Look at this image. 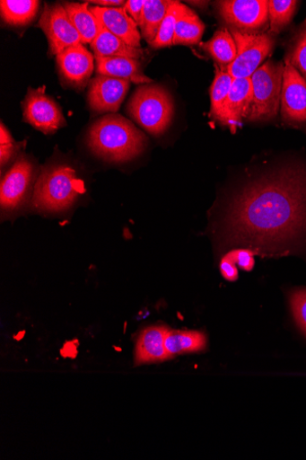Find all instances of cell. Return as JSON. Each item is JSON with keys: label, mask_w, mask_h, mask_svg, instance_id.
Masks as SVG:
<instances>
[{"label": "cell", "mask_w": 306, "mask_h": 460, "mask_svg": "<svg viewBox=\"0 0 306 460\" xmlns=\"http://www.w3.org/2000/svg\"><path fill=\"white\" fill-rule=\"evenodd\" d=\"M18 151V146L14 143L2 145L0 147V160H2V166L7 164L13 158H14Z\"/></svg>", "instance_id": "cell-33"}, {"label": "cell", "mask_w": 306, "mask_h": 460, "mask_svg": "<svg viewBox=\"0 0 306 460\" xmlns=\"http://www.w3.org/2000/svg\"><path fill=\"white\" fill-rule=\"evenodd\" d=\"M226 234L258 252L285 254L306 238V170L288 166L248 184L231 201Z\"/></svg>", "instance_id": "cell-1"}, {"label": "cell", "mask_w": 306, "mask_h": 460, "mask_svg": "<svg viewBox=\"0 0 306 460\" xmlns=\"http://www.w3.org/2000/svg\"><path fill=\"white\" fill-rule=\"evenodd\" d=\"M238 54L227 71L234 79L250 77L270 55L275 40L270 33H254L232 29Z\"/></svg>", "instance_id": "cell-6"}, {"label": "cell", "mask_w": 306, "mask_h": 460, "mask_svg": "<svg viewBox=\"0 0 306 460\" xmlns=\"http://www.w3.org/2000/svg\"><path fill=\"white\" fill-rule=\"evenodd\" d=\"M183 4L173 2L169 7L166 16L160 27L158 34L153 43L150 45L154 49L170 48L173 46L174 31L179 14L182 11Z\"/></svg>", "instance_id": "cell-27"}, {"label": "cell", "mask_w": 306, "mask_h": 460, "mask_svg": "<svg viewBox=\"0 0 306 460\" xmlns=\"http://www.w3.org/2000/svg\"><path fill=\"white\" fill-rule=\"evenodd\" d=\"M218 10L228 24L240 31H257L269 20L267 0H226L218 3Z\"/></svg>", "instance_id": "cell-10"}, {"label": "cell", "mask_w": 306, "mask_h": 460, "mask_svg": "<svg viewBox=\"0 0 306 460\" xmlns=\"http://www.w3.org/2000/svg\"><path fill=\"white\" fill-rule=\"evenodd\" d=\"M38 26L45 31L49 44V55L83 45V40L72 23L64 5H46Z\"/></svg>", "instance_id": "cell-8"}, {"label": "cell", "mask_w": 306, "mask_h": 460, "mask_svg": "<svg viewBox=\"0 0 306 460\" xmlns=\"http://www.w3.org/2000/svg\"><path fill=\"white\" fill-rule=\"evenodd\" d=\"M205 31V24L200 18L183 4L182 11L177 22L174 31L173 46L197 45Z\"/></svg>", "instance_id": "cell-20"}, {"label": "cell", "mask_w": 306, "mask_h": 460, "mask_svg": "<svg viewBox=\"0 0 306 460\" xmlns=\"http://www.w3.org/2000/svg\"><path fill=\"white\" fill-rule=\"evenodd\" d=\"M294 0H271L269 2V18L271 34L280 33L290 24L298 6Z\"/></svg>", "instance_id": "cell-26"}, {"label": "cell", "mask_w": 306, "mask_h": 460, "mask_svg": "<svg viewBox=\"0 0 306 460\" xmlns=\"http://www.w3.org/2000/svg\"><path fill=\"white\" fill-rule=\"evenodd\" d=\"M83 191V184L68 165L43 167L34 186L31 203L43 212H61L73 205Z\"/></svg>", "instance_id": "cell-3"}, {"label": "cell", "mask_w": 306, "mask_h": 460, "mask_svg": "<svg viewBox=\"0 0 306 460\" xmlns=\"http://www.w3.org/2000/svg\"><path fill=\"white\" fill-rule=\"evenodd\" d=\"M306 81V26L293 39L286 58Z\"/></svg>", "instance_id": "cell-28"}, {"label": "cell", "mask_w": 306, "mask_h": 460, "mask_svg": "<svg viewBox=\"0 0 306 460\" xmlns=\"http://www.w3.org/2000/svg\"><path fill=\"white\" fill-rule=\"evenodd\" d=\"M146 0H128L124 6L125 11L140 27Z\"/></svg>", "instance_id": "cell-31"}, {"label": "cell", "mask_w": 306, "mask_h": 460, "mask_svg": "<svg viewBox=\"0 0 306 460\" xmlns=\"http://www.w3.org/2000/svg\"><path fill=\"white\" fill-rule=\"evenodd\" d=\"M35 176L34 164L25 155L20 156L2 181L0 200L4 211L17 210L26 201Z\"/></svg>", "instance_id": "cell-9"}, {"label": "cell", "mask_w": 306, "mask_h": 460, "mask_svg": "<svg viewBox=\"0 0 306 460\" xmlns=\"http://www.w3.org/2000/svg\"><path fill=\"white\" fill-rule=\"evenodd\" d=\"M127 111L142 128L153 137L163 135L173 115L174 102L170 93L162 85L146 84L131 96Z\"/></svg>", "instance_id": "cell-4"}, {"label": "cell", "mask_w": 306, "mask_h": 460, "mask_svg": "<svg viewBox=\"0 0 306 460\" xmlns=\"http://www.w3.org/2000/svg\"><path fill=\"white\" fill-rule=\"evenodd\" d=\"M165 326H152L142 332L136 350V365L162 362L170 358L165 348Z\"/></svg>", "instance_id": "cell-16"}, {"label": "cell", "mask_w": 306, "mask_h": 460, "mask_svg": "<svg viewBox=\"0 0 306 460\" xmlns=\"http://www.w3.org/2000/svg\"><path fill=\"white\" fill-rule=\"evenodd\" d=\"M205 346V336L200 332L168 330L165 338V348L170 358L199 352L204 350Z\"/></svg>", "instance_id": "cell-22"}, {"label": "cell", "mask_w": 306, "mask_h": 460, "mask_svg": "<svg viewBox=\"0 0 306 460\" xmlns=\"http://www.w3.org/2000/svg\"><path fill=\"white\" fill-rule=\"evenodd\" d=\"M39 2L36 0H2L0 13L3 20L11 26L30 24L36 17Z\"/></svg>", "instance_id": "cell-23"}, {"label": "cell", "mask_w": 306, "mask_h": 460, "mask_svg": "<svg viewBox=\"0 0 306 460\" xmlns=\"http://www.w3.org/2000/svg\"><path fill=\"white\" fill-rule=\"evenodd\" d=\"M281 113L287 123L306 122V81L287 59L284 62Z\"/></svg>", "instance_id": "cell-11"}, {"label": "cell", "mask_w": 306, "mask_h": 460, "mask_svg": "<svg viewBox=\"0 0 306 460\" xmlns=\"http://www.w3.org/2000/svg\"><path fill=\"white\" fill-rule=\"evenodd\" d=\"M95 57L83 45L70 48L57 56L61 78L67 85L83 90L94 72Z\"/></svg>", "instance_id": "cell-13"}, {"label": "cell", "mask_w": 306, "mask_h": 460, "mask_svg": "<svg viewBox=\"0 0 306 460\" xmlns=\"http://www.w3.org/2000/svg\"><path fill=\"white\" fill-rule=\"evenodd\" d=\"M234 78L228 71L222 70L215 66V75L210 89V117L214 119L220 118L225 102L232 88Z\"/></svg>", "instance_id": "cell-25"}, {"label": "cell", "mask_w": 306, "mask_h": 460, "mask_svg": "<svg viewBox=\"0 0 306 460\" xmlns=\"http://www.w3.org/2000/svg\"><path fill=\"white\" fill-rule=\"evenodd\" d=\"M91 46L96 57L126 58L138 60L144 57V50L127 46L122 40L107 30L101 22L99 33Z\"/></svg>", "instance_id": "cell-18"}, {"label": "cell", "mask_w": 306, "mask_h": 460, "mask_svg": "<svg viewBox=\"0 0 306 460\" xmlns=\"http://www.w3.org/2000/svg\"><path fill=\"white\" fill-rule=\"evenodd\" d=\"M253 100L251 78L234 79L232 88L218 121L228 127L232 133L244 119H248Z\"/></svg>", "instance_id": "cell-14"}, {"label": "cell", "mask_w": 306, "mask_h": 460, "mask_svg": "<svg viewBox=\"0 0 306 460\" xmlns=\"http://www.w3.org/2000/svg\"><path fill=\"white\" fill-rule=\"evenodd\" d=\"M291 308L294 319L306 336V289H298L290 295Z\"/></svg>", "instance_id": "cell-29"}, {"label": "cell", "mask_w": 306, "mask_h": 460, "mask_svg": "<svg viewBox=\"0 0 306 460\" xmlns=\"http://www.w3.org/2000/svg\"><path fill=\"white\" fill-rule=\"evenodd\" d=\"M221 270L226 279L234 281L238 279V270L236 268V264L228 255L222 261Z\"/></svg>", "instance_id": "cell-32"}, {"label": "cell", "mask_w": 306, "mask_h": 460, "mask_svg": "<svg viewBox=\"0 0 306 460\" xmlns=\"http://www.w3.org/2000/svg\"><path fill=\"white\" fill-rule=\"evenodd\" d=\"M201 49L214 61L215 66L227 71L237 58L238 49L232 32L223 28L215 31L205 43L200 44Z\"/></svg>", "instance_id": "cell-19"}, {"label": "cell", "mask_w": 306, "mask_h": 460, "mask_svg": "<svg viewBox=\"0 0 306 460\" xmlns=\"http://www.w3.org/2000/svg\"><path fill=\"white\" fill-rule=\"evenodd\" d=\"M148 137L133 121L116 113L105 115L90 130L87 146L101 158L109 162H127L140 155Z\"/></svg>", "instance_id": "cell-2"}, {"label": "cell", "mask_w": 306, "mask_h": 460, "mask_svg": "<svg viewBox=\"0 0 306 460\" xmlns=\"http://www.w3.org/2000/svg\"><path fill=\"white\" fill-rule=\"evenodd\" d=\"M130 82L124 79L98 75L90 82L87 102L96 114L116 113L123 102Z\"/></svg>", "instance_id": "cell-12"}, {"label": "cell", "mask_w": 306, "mask_h": 460, "mask_svg": "<svg viewBox=\"0 0 306 460\" xmlns=\"http://www.w3.org/2000/svg\"><path fill=\"white\" fill-rule=\"evenodd\" d=\"M97 72L99 75L127 80L130 83L146 84L153 83L143 72L141 63L138 59L126 58H101L96 57Z\"/></svg>", "instance_id": "cell-17"}, {"label": "cell", "mask_w": 306, "mask_h": 460, "mask_svg": "<svg viewBox=\"0 0 306 460\" xmlns=\"http://www.w3.org/2000/svg\"><path fill=\"white\" fill-rule=\"evenodd\" d=\"M0 135H2V139H0V142H2V145H7L14 143V140L8 131V129L4 127V122H2V127H0Z\"/></svg>", "instance_id": "cell-35"}, {"label": "cell", "mask_w": 306, "mask_h": 460, "mask_svg": "<svg viewBox=\"0 0 306 460\" xmlns=\"http://www.w3.org/2000/svg\"><path fill=\"white\" fill-rule=\"evenodd\" d=\"M284 65L273 60L260 66L250 76L253 100L248 120L275 119L281 107Z\"/></svg>", "instance_id": "cell-5"}, {"label": "cell", "mask_w": 306, "mask_h": 460, "mask_svg": "<svg viewBox=\"0 0 306 460\" xmlns=\"http://www.w3.org/2000/svg\"><path fill=\"white\" fill-rule=\"evenodd\" d=\"M24 120L35 129L51 135L66 125L59 105L46 94V88H29L22 102Z\"/></svg>", "instance_id": "cell-7"}, {"label": "cell", "mask_w": 306, "mask_h": 460, "mask_svg": "<svg viewBox=\"0 0 306 460\" xmlns=\"http://www.w3.org/2000/svg\"><path fill=\"white\" fill-rule=\"evenodd\" d=\"M64 7L78 33L83 44H92L99 33L100 22L92 13L89 4H65Z\"/></svg>", "instance_id": "cell-21"}, {"label": "cell", "mask_w": 306, "mask_h": 460, "mask_svg": "<svg viewBox=\"0 0 306 460\" xmlns=\"http://www.w3.org/2000/svg\"><path fill=\"white\" fill-rule=\"evenodd\" d=\"M228 256L236 265L245 270H250L254 267V253L249 249L235 250Z\"/></svg>", "instance_id": "cell-30"}, {"label": "cell", "mask_w": 306, "mask_h": 460, "mask_svg": "<svg viewBox=\"0 0 306 460\" xmlns=\"http://www.w3.org/2000/svg\"><path fill=\"white\" fill-rule=\"evenodd\" d=\"M91 11L107 30L122 40L125 44L136 49L142 48L139 26L129 17L124 7H92Z\"/></svg>", "instance_id": "cell-15"}, {"label": "cell", "mask_w": 306, "mask_h": 460, "mask_svg": "<svg viewBox=\"0 0 306 460\" xmlns=\"http://www.w3.org/2000/svg\"><path fill=\"white\" fill-rule=\"evenodd\" d=\"M171 0H146L140 28L149 45L155 40Z\"/></svg>", "instance_id": "cell-24"}, {"label": "cell", "mask_w": 306, "mask_h": 460, "mask_svg": "<svg viewBox=\"0 0 306 460\" xmlns=\"http://www.w3.org/2000/svg\"><path fill=\"white\" fill-rule=\"evenodd\" d=\"M85 3L99 5L103 8H120L124 7L126 4V2H122V0H92V2Z\"/></svg>", "instance_id": "cell-34"}]
</instances>
